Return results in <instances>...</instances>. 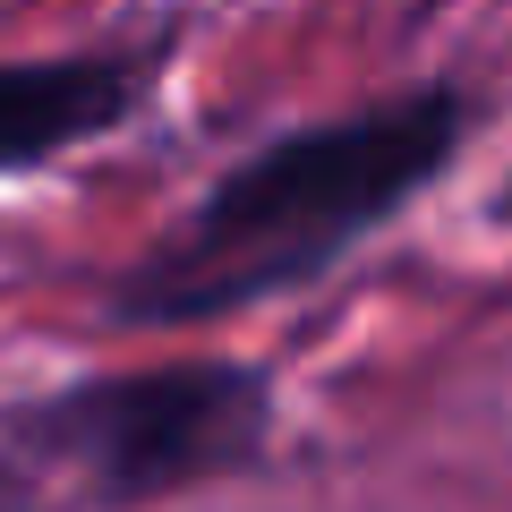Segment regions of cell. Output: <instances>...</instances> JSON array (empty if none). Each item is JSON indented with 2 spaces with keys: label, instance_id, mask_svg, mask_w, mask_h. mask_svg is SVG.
<instances>
[{
  "label": "cell",
  "instance_id": "cell-1",
  "mask_svg": "<svg viewBox=\"0 0 512 512\" xmlns=\"http://www.w3.org/2000/svg\"><path fill=\"white\" fill-rule=\"evenodd\" d=\"M453 146L461 94L444 86L291 128L265 154H248L231 180L205 188L197 214L120 274L111 308L137 325H197V316L299 291L333 274V256H350L367 231H384L453 163Z\"/></svg>",
  "mask_w": 512,
  "mask_h": 512
},
{
  "label": "cell",
  "instance_id": "cell-2",
  "mask_svg": "<svg viewBox=\"0 0 512 512\" xmlns=\"http://www.w3.org/2000/svg\"><path fill=\"white\" fill-rule=\"evenodd\" d=\"M265 384L231 359L197 367H146V376H103L60 402L26 410V444L69 461L94 504H146V495L222 478L265 444Z\"/></svg>",
  "mask_w": 512,
  "mask_h": 512
},
{
  "label": "cell",
  "instance_id": "cell-3",
  "mask_svg": "<svg viewBox=\"0 0 512 512\" xmlns=\"http://www.w3.org/2000/svg\"><path fill=\"white\" fill-rule=\"evenodd\" d=\"M137 103L128 60H9L0 69V171H26L60 146H86Z\"/></svg>",
  "mask_w": 512,
  "mask_h": 512
},
{
  "label": "cell",
  "instance_id": "cell-4",
  "mask_svg": "<svg viewBox=\"0 0 512 512\" xmlns=\"http://www.w3.org/2000/svg\"><path fill=\"white\" fill-rule=\"evenodd\" d=\"M0 512H43V504H35V495H26V487H18L9 470H0Z\"/></svg>",
  "mask_w": 512,
  "mask_h": 512
}]
</instances>
